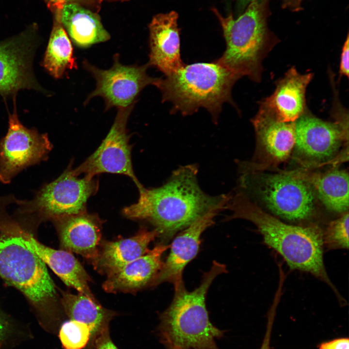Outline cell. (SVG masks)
<instances>
[{"mask_svg":"<svg viewBox=\"0 0 349 349\" xmlns=\"http://www.w3.org/2000/svg\"><path fill=\"white\" fill-rule=\"evenodd\" d=\"M55 20L42 61L43 67L55 79L63 77L67 70L78 68L71 41L62 25L58 13Z\"/></svg>","mask_w":349,"mask_h":349,"instance_id":"obj_25","label":"cell"},{"mask_svg":"<svg viewBox=\"0 0 349 349\" xmlns=\"http://www.w3.org/2000/svg\"><path fill=\"white\" fill-rule=\"evenodd\" d=\"M220 211H210L182 230L170 245V252L159 273L149 285L154 287L168 282L174 285L183 281L186 266L197 255L203 232L213 223Z\"/></svg>","mask_w":349,"mask_h":349,"instance_id":"obj_15","label":"cell"},{"mask_svg":"<svg viewBox=\"0 0 349 349\" xmlns=\"http://www.w3.org/2000/svg\"><path fill=\"white\" fill-rule=\"evenodd\" d=\"M23 241L68 286L79 293L95 298L90 288L91 278L72 253L56 250L36 240L33 236L20 229Z\"/></svg>","mask_w":349,"mask_h":349,"instance_id":"obj_21","label":"cell"},{"mask_svg":"<svg viewBox=\"0 0 349 349\" xmlns=\"http://www.w3.org/2000/svg\"><path fill=\"white\" fill-rule=\"evenodd\" d=\"M170 245L160 243L145 254L107 276L102 287L108 293H136L150 284L160 270L162 256Z\"/></svg>","mask_w":349,"mask_h":349,"instance_id":"obj_19","label":"cell"},{"mask_svg":"<svg viewBox=\"0 0 349 349\" xmlns=\"http://www.w3.org/2000/svg\"><path fill=\"white\" fill-rule=\"evenodd\" d=\"M226 271L225 265L213 261L193 291L187 290L183 281L174 285L172 302L159 316L157 331L161 342H168L179 349H219L216 340L222 337L225 331L210 321L206 300L213 280Z\"/></svg>","mask_w":349,"mask_h":349,"instance_id":"obj_4","label":"cell"},{"mask_svg":"<svg viewBox=\"0 0 349 349\" xmlns=\"http://www.w3.org/2000/svg\"><path fill=\"white\" fill-rule=\"evenodd\" d=\"M4 226L0 234V277L28 299L44 330L55 334L60 326L57 291L46 265L26 245L16 224Z\"/></svg>","mask_w":349,"mask_h":349,"instance_id":"obj_3","label":"cell"},{"mask_svg":"<svg viewBox=\"0 0 349 349\" xmlns=\"http://www.w3.org/2000/svg\"><path fill=\"white\" fill-rule=\"evenodd\" d=\"M349 34L347 35L346 40L343 46L340 55V61L339 64V77H346L349 78Z\"/></svg>","mask_w":349,"mask_h":349,"instance_id":"obj_30","label":"cell"},{"mask_svg":"<svg viewBox=\"0 0 349 349\" xmlns=\"http://www.w3.org/2000/svg\"><path fill=\"white\" fill-rule=\"evenodd\" d=\"M198 167L189 164L174 171L162 186L138 188L137 202L123 209L130 219L144 220L152 224L162 242L166 244L176 233L199 218L214 210L226 209L231 194L211 196L201 189Z\"/></svg>","mask_w":349,"mask_h":349,"instance_id":"obj_1","label":"cell"},{"mask_svg":"<svg viewBox=\"0 0 349 349\" xmlns=\"http://www.w3.org/2000/svg\"><path fill=\"white\" fill-rule=\"evenodd\" d=\"M178 15L174 11L155 16L149 25L150 66L165 75L174 72L184 64L180 56Z\"/></svg>","mask_w":349,"mask_h":349,"instance_id":"obj_18","label":"cell"},{"mask_svg":"<svg viewBox=\"0 0 349 349\" xmlns=\"http://www.w3.org/2000/svg\"><path fill=\"white\" fill-rule=\"evenodd\" d=\"M52 221L62 250L78 254L92 263L97 256L102 241V221L98 215L86 211Z\"/></svg>","mask_w":349,"mask_h":349,"instance_id":"obj_16","label":"cell"},{"mask_svg":"<svg viewBox=\"0 0 349 349\" xmlns=\"http://www.w3.org/2000/svg\"><path fill=\"white\" fill-rule=\"evenodd\" d=\"M91 346L95 349H119L111 338L109 329L95 336L93 340Z\"/></svg>","mask_w":349,"mask_h":349,"instance_id":"obj_29","label":"cell"},{"mask_svg":"<svg viewBox=\"0 0 349 349\" xmlns=\"http://www.w3.org/2000/svg\"><path fill=\"white\" fill-rule=\"evenodd\" d=\"M239 190L253 195L274 215L291 221L310 219L317 198L312 186L292 171L275 173L249 169L239 163Z\"/></svg>","mask_w":349,"mask_h":349,"instance_id":"obj_7","label":"cell"},{"mask_svg":"<svg viewBox=\"0 0 349 349\" xmlns=\"http://www.w3.org/2000/svg\"><path fill=\"white\" fill-rule=\"evenodd\" d=\"M318 349H349L348 338H339L322 342L318 346Z\"/></svg>","mask_w":349,"mask_h":349,"instance_id":"obj_32","label":"cell"},{"mask_svg":"<svg viewBox=\"0 0 349 349\" xmlns=\"http://www.w3.org/2000/svg\"><path fill=\"white\" fill-rule=\"evenodd\" d=\"M27 337V333L0 313V345L12 347Z\"/></svg>","mask_w":349,"mask_h":349,"instance_id":"obj_28","label":"cell"},{"mask_svg":"<svg viewBox=\"0 0 349 349\" xmlns=\"http://www.w3.org/2000/svg\"><path fill=\"white\" fill-rule=\"evenodd\" d=\"M19 200L11 195L0 197V210H1L7 206L12 204H18Z\"/></svg>","mask_w":349,"mask_h":349,"instance_id":"obj_35","label":"cell"},{"mask_svg":"<svg viewBox=\"0 0 349 349\" xmlns=\"http://www.w3.org/2000/svg\"><path fill=\"white\" fill-rule=\"evenodd\" d=\"M52 148L47 134L24 127L15 108L7 132L0 139V182L8 184L26 168L47 159Z\"/></svg>","mask_w":349,"mask_h":349,"instance_id":"obj_12","label":"cell"},{"mask_svg":"<svg viewBox=\"0 0 349 349\" xmlns=\"http://www.w3.org/2000/svg\"><path fill=\"white\" fill-rule=\"evenodd\" d=\"M82 64L96 81V87L88 95L84 105L92 98L100 96L104 100L105 110L135 104L137 98L146 86L157 87L160 80V78L151 77L147 74L148 63L141 66L124 65L120 62L118 54L113 56V65L108 69H100L86 60Z\"/></svg>","mask_w":349,"mask_h":349,"instance_id":"obj_10","label":"cell"},{"mask_svg":"<svg viewBox=\"0 0 349 349\" xmlns=\"http://www.w3.org/2000/svg\"></svg>","mask_w":349,"mask_h":349,"instance_id":"obj_37","label":"cell"},{"mask_svg":"<svg viewBox=\"0 0 349 349\" xmlns=\"http://www.w3.org/2000/svg\"><path fill=\"white\" fill-rule=\"evenodd\" d=\"M252 122L256 137L254 162H242L246 167L263 171L286 161L294 149L295 123L278 121L259 107Z\"/></svg>","mask_w":349,"mask_h":349,"instance_id":"obj_13","label":"cell"},{"mask_svg":"<svg viewBox=\"0 0 349 349\" xmlns=\"http://www.w3.org/2000/svg\"><path fill=\"white\" fill-rule=\"evenodd\" d=\"M329 244L336 247L349 248V212H345L329 224L326 232Z\"/></svg>","mask_w":349,"mask_h":349,"instance_id":"obj_27","label":"cell"},{"mask_svg":"<svg viewBox=\"0 0 349 349\" xmlns=\"http://www.w3.org/2000/svg\"><path fill=\"white\" fill-rule=\"evenodd\" d=\"M268 4L269 0H251L236 19L232 14L223 17L213 10L222 26L226 46L216 62L239 79L246 76L260 82L263 61L279 41L268 27Z\"/></svg>","mask_w":349,"mask_h":349,"instance_id":"obj_5","label":"cell"},{"mask_svg":"<svg viewBox=\"0 0 349 349\" xmlns=\"http://www.w3.org/2000/svg\"><path fill=\"white\" fill-rule=\"evenodd\" d=\"M244 0V1H246V0Z\"/></svg>","mask_w":349,"mask_h":349,"instance_id":"obj_38","label":"cell"},{"mask_svg":"<svg viewBox=\"0 0 349 349\" xmlns=\"http://www.w3.org/2000/svg\"><path fill=\"white\" fill-rule=\"evenodd\" d=\"M274 311L275 309L272 308L269 315L266 333L260 349H270L271 333L275 315Z\"/></svg>","mask_w":349,"mask_h":349,"instance_id":"obj_33","label":"cell"},{"mask_svg":"<svg viewBox=\"0 0 349 349\" xmlns=\"http://www.w3.org/2000/svg\"><path fill=\"white\" fill-rule=\"evenodd\" d=\"M313 188L317 199L329 210L344 213L349 209V173L334 168L323 173L292 171Z\"/></svg>","mask_w":349,"mask_h":349,"instance_id":"obj_22","label":"cell"},{"mask_svg":"<svg viewBox=\"0 0 349 349\" xmlns=\"http://www.w3.org/2000/svg\"><path fill=\"white\" fill-rule=\"evenodd\" d=\"M302 0H283V7L291 10L293 11H298L301 9V4Z\"/></svg>","mask_w":349,"mask_h":349,"instance_id":"obj_34","label":"cell"},{"mask_svg":"<svg viewBox=\"0 0 349 349\" xmlns=\"http://www.w3.org/2000/svg\"><path fill=\"white\" fill-rule=\"evenodd\" d=\"M158 237L156 229L149 230L143 227L128 238L102 241L92 264L98 272L108 276L148 252L149 244Z\"/></svg>","mask_w":349,"mask_h":349,"instance_id":"obj_20","label":"cell"},{"mask_svg":"<svg viewBox=\"0 0 349 349\" xmlns=\"http://www.w3.org/2000/svg\"><path fill=\"white\" fill-rule=\"evenodd\" d=\"M135 104L118 109L114 122L105 139L96 150L78 167L72 169L76 176L81 174L89 178L102 173L123 174L129 177L137 188L142 185L135 176L131 160L130 135L127 123Z\"/></svg>","mask_w":349,"mask_h":349,"instance_id":"obj_11","label":"cell"},{"mask_svg":"<svg viewBox=\"0 0 349 349\" xmlns=\"http://www.w3.org/2000/svg\"><path fill=\"white\" fill-rule=\"evenodd\" d=\"M49 9L54 13L61 11L63 5L66 4L74 3L80 4L89 3L93 1H97L98 2L101 0H44Z\"/></svg>","mask_w":349,"mask_h":349,"instance_id":"obj_31","label":"cell"},{"mask_svg":"<svg viewBox=\"0 0 349 349\" xmlns=\"http://www.w3.org/2000/svg\"><path fill=\"white\" fill-rule=\"evenodd\" d=\"M72 164L57 178L44 185L32 199L20 200L17 205L21 211L52 220L86 211L88 199L98 189V181L75 176Z\"/></svg>","mask_w":349,"mask_h":349,"instance_id":"obj_8","label":"cell"},{"mask_svg":"<svg viewBox=\"0 0 349 349\" xmlns=\"http://www.w3.org/2000/svg\"><path fill=\"white\" fill-rule=\"evenodd\" d=\"M58 332L63 349H83L89 344L92 338L89 326L73 319L63 323Z\"/></svg>","mask_w":349,"mask_h":349,"instance_id":"obj_26","label":"cell"},{"mask_svg":"<svg viewBox=\"0 0 349 349\" xmlns=\"http://www.w3.org/2000/svg\"><path fill=\"white\" fill-rule=\"evenodd\" d=\"M31 28L0 42V94H15L21 89L43 92L32 68L35 39Z\"/></svg>","mask_w":349,"mask_h":349,"instance_id":"obj_14","label":"cell"},{"mask_svg":"<svg viewBox=\"0 0 349 349\" xmlns=\"http://www.w3.org/2000/svg\"><path fill=\"white\" fill-rule=\"evenodd\" d=\"M62 308L70 319L87 325L92 332L90 341L102 331L109 329L111 321L116 313L102 306L95 299L83 294L64 292L61 299Z\"/></svg>","mask_w":349,"mask_h":349,"instance_id":"obj_24","label":"cell"},{"mask_svg":"<svg viewBox=\"0 0 349 349\" xmlns=\"http://www.w3.org/2000/svg\"><path fill=\"white\" fill-rule=\"evenodd\" d=\"M58 13L62 25L78 47L86 48L110 39L98 15L82 5L66 4Z\"/></svg>","mask_w":349,"mask_h":349,"instance_id":"obj_23","label":"cell"},{"mask_svg":"<svg viewBox=\"0 0 349 349\" xmlns=\"http://www.w3.org/2000/svg\"><path fill=\"white\" fill-rule=\"evenodd\" d=\"M334 121H324L307 109L295 123L296 154L304 164L327 162L334 157L343 142L348 141V112L343 108L333 111Z\"/></svg>","mask_w":349,"mask_h":349,"instance_id":"obj_9","label":"cell"},{"mask_svg":"<svg viewBox=\"0 0 349 349\" xmlns=\"http://www.w3.org/2000/svg\"><path fill=\"white\" fill-rule=\"evenodd\" d=\"M313 76L312 73L301 74L295 67H291L276 82L273 94L259 102V107L280 122H295L307 109L305 93Z\"/></svg>","mask_w":349,"mask_h":349,"instance_id":"obj_17","label":"cell"},{"mask_svg":"<svg viewBox=\"0 0 349 349\" xmlns=\"http://www.w3.org/2000/svg\"><path fill=\"white\" fill-rule=\"evenodd\" d=\"M238 79L216 61L196 63L160 78L157 87L163 102L173 105L172 112L188 115L204 108L216 121L224 103L234 104L231 91Z\"/></svg>","mask_w":349,"mask_h":349,"instance_id":"obj_6","label":"cell"},{"mask_svg":"<svg viewBox=\"0 0 349 349\" xmlns=\"http://www.w3.org/2000/svg\"><path fill=\"white\" fill-rule=\"evenodd\" d=\"M226 209L232 212L226 220L239 218L253 223L265 243L279 253L290 268L309 272L333 288L324 265L323 235L318 227L287 224L239 190L231 194Z\"/></svg>","mask_w":349,"mask_h":349,"instance_id":"obj_2","label":"cell"},{"mask_svg":"<svg viewBox=\"0 0 349 349\" xmlns=\"http://www.w3.org/2000/svg\"><path fill=\"white\" fill-rule=\"evenodd\" d=\"M161 342L165 347L166 349H179L168 342L163 341Z\"/></svg>","mask_w":349,"mask_h":349,"instance_id":"obj_36","label":"cell"}]
</instances>
